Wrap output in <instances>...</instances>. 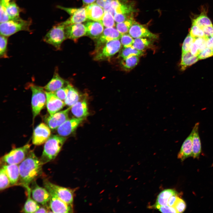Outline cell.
<instances>
[{
  "instance_id": "cell-1",
  "label": "cell",
  "mask_w": 213,
  "mask_h": 213,
  "mask_svg": "<svg viewBox=\"0 0 213 213\" xmlns=\"http://www.w3.org/2000/svg\"><path fill=\"white\" fill-rule=\"evenodd\" d=\"M43 164L33 151H30L26 158L19 165L20 178L17 184L26 190L30 184L42 173Z\"/></svg>"
},
{
  "instance_id": "cell-2",
  "label": "cell",
  "mask_w": 213,
  "mask_h": 213,
  "mask_svg": "<svg viewBox=\"0 0 213 213\" xmlns=\"http://www.w3.org/2000/svg\"><path fill=\"white\" fill-rule=\"evenodd\" d=\"M66 140V138L59 135H51L45 143L42 154L40 159L43 165L55 158Z\"/></svg>"
},
{
  "instance_id": "cell-3",
  "label": "cell",
  "mask_w": 213,
  "mask_h": 213,
  "mask_svg": "<svg viewBox=\"0 0 213 213\" xmlns=\"http://www.w3.org/2000/svg\"><path fill=\"white\" fill-rule=\"evenodd\" d=\"M31 23L30 19L25 20L19 17L0 23V34L8 37L20 31H30Z\"/></svg>"
},
{
  "instance_id": "cell-4",
  "label": "cell",
  "mask_w": 213,
  "mask_h": 213,
  "mask_svg": "<svg viewBox=\"0 0 213 213\" xmlns=\"http://www.w3.org/2000/svg\"><path fill=\"white\" fill-rule=\"evenodd\" d=\"M66 26L64 22L54 25L44 36L43 41L57 49H59L62 43L67 38L65 32Z\"/></svg>"
},
{
  "instance_id": "cell-5",
  "label": "cell",
  "mask_w": 213,
  "mask_h": 213,
  "mask_svg": "<svg viewBox=\"0 0 213 213\" xmlns=\"http://www.w3.org/2000/svg\"><path fill=\"white\" fill-rule=\"evenodd\" d=\"M32 93L31 106L34 119L40 113L46 104V91L44 88L33 84L31 85Z\"/></svg>"
},
{
  "instance_id": "cell-6",
  "label": "cell",
  "mask_w": 213,
  "mask_h": 213,
  "mask_svg": "<svg viewBox=\"0 0 213 213\" xmlns=\"http://www.w3.org/2000/svg\"><path fill=\"white\" fill-rule=\"evenodd\" d=\"M30 146L28 144L12 149L1 158V164L2 165L19 164L28 156L30 151Z\"/></svg>"
},
{
  "instance_id": "cell-7",
  "label": "cell",
  "mask_w": 213,
  "mask_h": 213,
  "mask_svg": "<svg viewBox=\"0 0 213 213\" xmlns=\"http://www.w3.org/2000/svg\"><path fill=\"white\" fill-rule=\"evenodd\" d=\"M121 44L119 39L110 41L95 50L94 59L99 61L109 59L120 50Z\"/></svg>"
},
{
  "instance_id": "cell-8",
  "label": "cell",
  "mask_w": 213,
  "mask_h": 213,
  "mask_svg": "<svg viewBox=\"0 0 213 213\" xmlns=\"http://www.w3.org/2000/svg\"><path fill=\"white\" fill-rule=\"evenodd\" d=\"M104 12H110L113 16L115 14H131L135 12L134 4L128 0H114L106 4Z\"/></svg>"
},
{
  "instance_id": "cell-9",
  "label": "cell",
  "mask_w": 213,
  "mask_h": 213,
  "mask_svg": "<svg viewBox=\"0 0 213 213\" xmlns=\"http://www.w3.org/2000/svg\"><path fill=\"white\" fill-rule=\"evenodd\" d=\"M43 183L44 187L50 188L62 201L72 205L74 192L73 190L56 185L47 180H44Z\"/></svg>"
},
{
  "instance_id": "cell-10",
  "label": "cell",
  "mask_w": 213,
  "mask_h": 213,
  "mask_svg": "<svg viewBox=\"0 0 213 213\" xmlns=\"http://www.w3.org/2000/svg\"><path fill=\"white\" fill-rule=\"evenodd\" d=\"M57 7L64 10L70 15V17L64 22L66 26L75 24L81 23L88 19L85 7L78 8H66L60 6H57Z\"/></svg>"
},
{
  "instance_id": "cell-11",
  "label": "cell",
  "mask_w": 213,
  "mask_h": 213,
  "mask_svg": "<svg viewBox=\"0 0 213 213\" xmlns=\"http://www.w3.org/2000/svg\"><path fill=\"white\" fill-rule=\"evenodd\" d=\"M49 192L50 198L49 206L54 213H71L73 212L72 205L68 204L59 198L49 188L45 187Z\"/></svg>"
},
{
  "instance_id": "cell-12",
  "label": "cell",
  "mask_w": 213,
  "mask_h": 213,
  "mask_svg": "<svg viewBox=\"0 0 213 213\" xmlns=\"http://www.w3.org/2000/svg\"><path fill=\"white\" fill-rule=\"evenodd\" d=\"M31 193L32 198L38 203L42 206H49L50 195L48 191L44 187L39 186L35 180L32 183Z\"/></svg>"
},
{
  "instance_id": "cell-13",
  "label": "cell",
  "mask_w": 213,
  "mask_h": 213,
  "mask_svg": "<svg viewBox=\"0 0 213 213\" xmlns=\"http://www.w3.org/2000/svg\"><path fill=\"white\" fill-rule=\"evenodd\" d=\"M50 128L46 124L41 123L33 130L32 142L34 145H41L47 141L51 136Z\"/></svg>"
},
{
  "instance_id": "cell-14",
  "label": "cell",
  "mask_w": 213,
  "mask_h": 213,
  "mask_svg": "<svg viewBox=\"0 0 213 213\" xmlns=\"http://www.w3.org/2000/svg\"><path fill=\"white\" fill-rule=\"evenodd\" d=\"M70 109L71 107H69L64 110L46 117L45 119L46 124L52 130L57 129L68 119L69 112Z\"/></svg>"
},
{
  "instance_id": "cell-15",
  "label": "cell",
  "mask_w": 213,
  "mask_h": 213,
  "mask_svg": "<svg viewBox=\"0 0 213 213\" xmlns=\"http://www.w3.org/2000/svg\"><path fill=\"white\" fill-rule=\"evenodd\" d=\"M122 35V34L113 27L105 29L100 36L96 39L95 50L110 41L120 39Z\"/></svg>"
},
{
  "instance_id": "cell-16",
  "label": "cell",
  "mask_w": 213,
  "mask_h": 213,
  "mask_svg": "<svg viewBox=\"0 0 213 213\" xmlns=\"http://www.w3.org/2000/svg\"><path fill=\"white\" fill-rule=\"evenodd\" d=\"M129 34L133 38H148L151 39H156L157 36L150 32L144 25L134 21L130 28Z\"/></svg>"
},
{
  "instance_id": "cell-17",
  "label": "cell",
  "mask_w": 213,
  "mask_h": 213,
  "mask_svg": "<svg viewBox=\"0 0 213 213\" xmlns=\"http://www.w3.org/2000/svg\"><path fill=\"white\" fill-rule=\"evenodd\" d=\"M84 118H74L68 119L57 129L58 135L64 137L72 133L83 120Z\"/></svg>"
},
{
  "instance_id": "cell-18",
  "label": "cell",
  "mask_w": 213,
  "mask_h": 213,
  "mask_svg": "<svg viewBox=\"0 0 213 213\" xmlns=\"http://www.w3.org/2000/svg\"><path fill=\"white\" fill-rule=\"evenodd\" d=\"M46 106L50 115L58 112L66 105L64 102L59 99L53 93L46 91Z\"/></svg>"
},
{
  "instance_id": "cell-19",
  "label": "cell",
  "mask_w": 213,
  "mask_h": 213,
  "mask_svg": "<svg viewBox=\"0 0 213 213\" xmlns=\"http://www.w3.org/2000/svg\"><path fill=\"white\" fill-rule=\"evenodd\" d=\"M65 32L67 38L76 41L79 38L86 36V30L85 25L79 23L66 26Z\"/></svg>"
},
{
  "instance_id": "cell-20",
  "label": "cell",
  "mask_w": 213,
  "mask_h": 213,
  "mask_svg": "<svg viewBox=\"0 0 213 213\" xmlns=\"http://www.w3.org/2000/svg\"><path fill=\"white\" fill-rule=\"evenodd\" d=\"M86 30V36L93 39H96L101 34L104 27L101 22L90 21L85 24Z\"/></svg>"
},
{
  "instance_id": "cell-21",
  "label": "cell",
  "mask_w": 213,
  "mask_h": 213,
  "mask_svg": "<svg viewBox=\"0 0 213 213\" xmlns=\"http://www.w3.org/2000/svg\"><path fill=\"white\" fill-rule=\"evenodd\" d=\"M85 7L88 19L101 22L104 12L103 8L96 3L89 4Z\"/></svg>"
},
{
  "instance_id": "cell-22",
  "label": "cell",
  "mask_w": 213,
  "mask_h": 213,
  "mask_svg": "<svg viewBox=\"0 0 213 213\" xmlns=\"http://www.w3.org/2000/svg\"><path fill=\"white\" fill-rule=\"evenodd\" d=\"M193 131L192 130L189 135L183 142L180 151L178 155V158L182 161L192 156V138Z\"/></svg>"
},
{
  "instance_id": "cell-23",
  "label": "cell",
  "mask_w": 213,
  "mask_h": 213,
  "mask_svg": "<svg viewBox=\"0 0 213 213\" xmlns=\"http://www.w3.org/2000/svg\"><path fill=\"white\" fill-rule=\"evenodd\" d=\"M73 115L77 118H84L89 114L87 101L85 99L80 100L71 107Z\"/></svg>"
},
{
  "instance_id": "cell-24",
  "label": "cell",
  "mask_w": 213,
  "mask_h": 213,
  "mask_svg": "<svg viewBox=\"0 0 213 213\" xmlns=\"http://www.w3.org/2000/svg\"><path fill=\"white\" fill-rule=\"evenodd\" d=\"M68 83L55 72L52 79L43 88L46 91L54 92Z\"/></svg>"
},
{
  "instance_id": "cell-25",
  "label": "cell",
  "mask_w": 213,
  "mask_h": 213,
  "mask_svg": "<svg viewBox=\"0 0 213 213\" xmlns=\"http://www.w3.org/2000/svg\"><path fill=\"white\" fill-rule=\"evenodd\" d=\"M2 168L9 178L11 186L17 184L20 178L19 165L17 164H4L2 165Z\"/></svg>"
},
{
  "instance_id": "cell-26",
  "label": "cell",
  "mask_w": 213,
  "mask_h": 213,
  "mask_svg": "<svg viewBox=\"0 0 213 213\" xmlns=\"http://www.w3.org/2000/svg\"><path fill=\"white\" fill-rule=\"evenodd\" d=\"M199 123H196L192 130L193 131L192 138V157L198 158L201 152V143L199 133Z\"/></svg>"
},
{
  "instance_id": "cell-27",
  "label": "cell",
  "mask_w": 213,
  "mask_h": 213,
  "mask_svg": "<svg viewBox=\"0 0 213 213\" xmlns=\"http://www.w3.org/2000/svg\"><path fill=\"white\" fill-rule=\"evenodd\" d=\"M178 193L175 190L172 189H165L160 192L158 195L156 202L153 206L157 209L162 206L168 205V201L172 195Z\"/></svg>"
},
{
  "instance_id": "cell-28",
  "label": "cell",
  "mask_w": 213,
  "mask_h": 213,
  "mask_svg": "<svg viewBox=\"0 0 213 213\" xmlns=\"http://www.w3.org/2000/svg\"><path fill=\"white\" fill-rule=\"evenodd\" d=\"M28 192V198L25 202L21 212L24 213H36L40 207L38 203L30 197L31 189L27 190Z\"/></svg>"
},
{
  "instance_id": "cell-29",
  "label": "cell",
  "mask_w": 213,
  "mask_h": 213,
  "mask_svg": "<svg viewBox=\"0 0 213 213\" xmlns=\"http://www.w3.org/2000/svg\"><path fill=\"white\" fill-rule=\"evenodd\" d=\"M80 95L78 91L69 84L68 92L64 101L65 105L72 106L80 100Z\"/></svg>"
},
{
  "instance_id": "cell-30",
  "label": "cell",
  "mask_w": 213,
  "mask_h": 213,
  "mask_svg": "<svg viewBox=\"0 0 213 213\" xmlns=\"http://www.w3.org/2000/svg\"><path fill=\"white\" fill-rule=\"evenodd\" d=\"M198 60L197 56L193 55L190 51L182 53L180 63L181 69L185 70L188 67L195 63Z\"/></svg>"
},
{
  "instance_id": "cell-31",
  "label": "cell",
  "mask_w": 213,
  "mask_h": 213,
  "mask_svg": "<svg viewBox=\"0 0 213 213\" xmlns=\"http://www.w3.org/2000/svg\"><path fill=\"white\" fill-rule=\"evenodd\" d=\"M139 60V57L132 56L123 59L121 62V66L125 70H130L135 67Z\"/></svg>"
},
{
  "instance_id": "cell-32",
  "label": "cell",
  "mask_w": 213,
  "mask_h": 213,
  "mask_svg": "<svg viewBox=\"0 0 213 213\" xmlns=\"http://www.w3.org/2000/svg\"><path fill=\"white\" fill-rule=\"evenodd\" d=\"M7 14L11 20L20 17L19 15L21 9L14 1L10 2L5 6Z\"/></svg>"
},
{
  "instance_id": "cell-33",
  "label": "cell",
  "mask_w": 213,
  "mask_h": 213,
  "mask_svg": "<svg viewBox=\"0 0 213 213\" xmlns=\"http://www.w3.org/2000/svg\"><path fill=\"white\" fill-rule=\"evenodd\" d=\"M143 54V51L137 50L132 46L124 47L119 54L118 57L123 59L132 56H136L139 57Z\"/></svg>"
},
{
  "instance_id": "cell-34",
  "label": "cell",
  "mask_w": 213,
  "mask_h": 213,
  "mask_svg": "<svg viewBox=\"0 0 213 213\" xmlns=\"http://www.w3.org/2000/svg\"><path fill=\"white\" fill-rule=\"evenodd\" d=\"M151 41L145 38H135L132 46L135 49L143 51L151 44Z\"/></svg>"
},
{
  "instance_id": "cell-35",
  "label": "cell",
  "mask_w": 213,
  "mask_h": 213,
  "mask_svg": "<svg viewBox=\"0 0 213 213\" xmlns=\"http://www.w3.org/2000/svg\"><path fill=\"white\" fill-rule=\"evenodd\" d=\"M192 25H196L200 28L206 26L212 25V23L206 14H201L196 18L193 20Z\"/></svg>"
},
{
  "instance_id": "cell-36",
  "label": "cell",
  "mask_w": 213,
  "mask_h": 213,
  "mask_svg": "<svg viewBox=\"0 0 213 213\" xmlns=\"http://www.w3.org/2000/svg\"><path fill=\"white\" fill-rule=\"evenodd\" d=\"M135 21L134 17H133L124 22L117 23L116 29L122 34L127 33Z\"/></svg>"
},
{
  "instance_id": "cell-37",
  "label": "cell",
  "mask_w": 213,
  "mask_h": 213,
  "mask_svg": "<svg viewBox=\"0 0 213 213\" xmlns=\"http://www.w3.org/2000/svg\"><path fill=\"white\" fill-rule=\"evenodd\" d=\"M113 15L110 12H104L101 22L105 27H113L115 25Z\"/></svg>"
},
{
  "instance_id": "cell-38",
  "label": "cell",
  "mask_w": 213,
  "mask_h": 213,
  "mask_svg": "<svg viewBox=\"0 0 213 213\" xmlns=\"http://www.w3.org/2000/svg\"><path fill=\"white\" fill-rule=\"evenodd\" d=\"M10 181L3 169L1 167L0 170V189L2 191L11 186Z\"/></svg>"
},
{
  "instance_id": "cell-39",
  "label": "cell",
  "mask_w": 213,
  "mask_h": 213,
  "mask_svg": "<svg viewBox=\"0 0 213 213\" xmlns=\"http://www.w3.org/2000/svg\"><path fill=\"white\" fill-rule=\"evenodd\" d=\"M7 37L0 35V57L1 58H6L8 57L7 54Z\"/></svg>"
},
{
  "instance_id": "cell-40",
  "label": "cell",
  "mask_w": 213,
  "mask_h": 213,
  "mask_svg": "<svg viewBox=\"0 0 213 213\" xmlns=\"http://www.w3.org/2000/svg\"><path fill=\"white\" fill-rule=\"evenodd\" d=\"M190 31V35L194 38L205 37L204 32L202 28L198 26L192 25Z\"/></svg>"
},
{
  "instance_id": "cell-41",
  "label": "cell",
  "mask_w": 213,
  "mask_h": 213,
  "mask_svg": "<svg viewBox=\"0 0 213 213\" xmlns=\"http://www.w3.org/2000/svg\"><path fill=\"white\" fill-rule=\"evenodd\" d=\"M195 38L188 35L185 39L182 46V53L190 51L191 47L193 43Z\"/></svg>"
},
{
  "instance_id": "cell-42",
  "label": "cell",
  "mask_w": 213,
  "mask_h": 213,
  "mask_svg": "<svg viewBox=\"0 0 213 213\" xmlns=\"http://www.w3.org/2000/svg\"><path fill=\"white\" fill-rule=\"evenodd\" d=\"M129 34L127 33L122 34L120 38L121 44L124 47L132 46L134 39Z\"/></svg>"
},
{
  "instance_id": "cell-43",
  "label": "cell",
  "mask_w": 213,
  "mask_h": 213,
  "mask_svg": "<svg viewBox=\"0 0 213 213\" xmlns=\"http://www.w3.org/2000/svg\"><path fill=\"white\" fill-rule=\"evenodd\" d=\"M69 85V84L68 83L66 86L63 87L53 93L59 99L64 101L68 92Z\"/></svg>"
},
{
  "instance_id": "cell-44",
  "label": "cell",
  "mask_w": 213,
  "mask_h": 213,
  "mask_svg": "<svg viewBox=\"0 0 213 213\" xmlns=\"http://www.w3.org/2000/svg\"><path fill=\"white\" fill-rule=\"evenodd\" d=\"M206 38L205 36L195 38L194 42L197 46L199 53L206 47Z\"/></svg>"
},
{
  "instance_id": "cell-45",
  "label": "cell",
  "mask_w": 213,
  "mask_h": 213,
  "mask_svg": "<svg viewBox=\"0 0 213 213\" xmlns=\"http://www.w3.org/2000/svg\"><path fill=\"white\" fill-rule=\"evenodd\" d=\"M173 207L177 213H182L185 210L186 205L185 201L179 197Z\"/></svg>"
},
{
  "instance_id": "cell-46",
  "label": "cell",
  "mask_w": 213,
  "mask_h": 213,
  "mask_svg": "<svg viewBox=\"0 0 213 213\" xmlns=\"http://www.w3.org/2000/svg\"><path fill=\"white\" fill-rule=\"evenodd\" d=\"M0 23L7 22L11 20L6 11L5 6L0 4Z\"/></svg>"
},
{
  "instance_id": "cell-47",
  "label": "cell",
  "mask_w": 213,
  "mask_h": 213,
  "mask_svg": "<svg viewBox=\"0 0 213 213\" xmlns=\"http://www.w3.org/2000/svg\"><path fill=\"white\" fill-rule=\"evenodd\" d=\"M115 21L117 23L124 22L132 17H133V14H115L113 16Z\"/></svg>"
},
{
  "instance_id": "cell-48",
  "label": "cell",
  "mask_w": 213,
  "mask_h": 213,
  "mask_svg": "<svg viewBox=\"0 0 213 213\" xmlns=\"http://www.w3.org/2000/svg\"><path fill=\"white\" fill-rule=\"evenodd\" d=\"M213 56L212 49L206 47L200 52L197 56L199 59H204Z\"/></svg>"
},
{
  "instance_id": "cell-49",
  "label": "cell",
  "mask_w": 213,
  "mask_h": 213,
  "mask_svg": "<svg viewBox=\"0 0 213 213\" xmlns=\"http://www.w3.org/2000/svg\"><path fill=\"white\" fill-rule=\"evenodd\" d=\"M158 209L162 213H177L176 209L173 207L170 206L168 205L161 206Z\"/></svg>"
},
{
  "instance_id": "cell-50",
  "label": "cell",
  "mask_w": 213,
  "mask_h": 213,
  "mask_svg": "<svg viewBox=\"0 0 213 213\" xmlns=\"http://www.w3.org/2000/svg\"><path fill=\"white\" fill-rule=\"evenodd\" d=\"M205 36L207 37L213 36V26L210 25L204 27L202 28Z\"/></svg>"
},
{
  "instance_id": "cell-51",
  "label": "cell",
  "mask_w": 213,
  "mask_h": 213,
  "mask_svg": "<svg viewBox=\"0 0 213 213\" xmlns=\"http://www.w3.org/2000/svg\"><path fill=\"white\" fill-rule=\"evenodd\" d=\"M178 193L173 195L171 196L168 200V205L171 207H173L177 200L179 197Z\"/></svg>"
},
{
  "instance_id": "cell-52",
  "label": "cell",
  "mask_w": 213,
  "mask_h": 213,
  "mask_svg": "<svg viewBox=\"0 0 213 213\" xmlns=\"http://www.w3.org/2000/svg\"><path fill=\"white\" fill-rule=\"evenodd\" d=\"M190 51L192 54L196 56H197L199 53L198 48L194 42L191 47Z\"/></svg>"
},
{
  "instance_id": "cell-53",
  "label": "cell",
  "mask_w": 213,
  "mask_h": 213,
  "mask_svg": "<svg viewBox=\"0 0 213 213\" xmlns=\"http://www.w3.org/2000/svg\"><path fill=\"white\" fill-rule=\"evenodd\" d=\"M49 206H41L37 211L36 213H47L52 212Z\"/></svg>"
},
{
  "instance_id": "cell-54",
  "label": "cell",
  "mask_w": 213,
  "mask_h": 213,
  "mask_svg": "<svg viewBox=\"0 0 213 213\" xmlns=\"http://www.w3.org/2000/svg\"><path fill=\"white\" fill-rule=\"evenodd\" d=\"M114 0H96V3L103 8L107 4Z\"/></svg>"
},
{
  "instance_id": "cell-55",
  "label": "cell",
  "mask_w": 213,
  "mask_h": 213,
  "mask_svg": "<svg viewBox=\"0 0 213 213\" xmlns=\"http://www.w3.org/2000/svg\"><path fill=\"white\" fill-rule=\"evenodd\" d=\"M206 45L207 47L211 49L213 48V36L207 37Z\"/></svg>"
},
{
  "instance_id": "cell-56",
  "label": "cell",
  "mask_w": 213,
  "mask_h": 213,
  "mask_svg": "<svg viewBox=\"0 0 213 213\" xmlns=\"http://www.w3.org/2000/svg\"><path fill=\"white\" fill-rule=\"evenodd\" d=\"M84 5H88L93 3L96 0H82Z\"/></svg>"
},
{
  "instance_id": "cell-57",
  "label": "cell",
  "mask_w": 213,
  "mask_h": 213,
  "mask_svg": "<svg viewBox=\"0 0 213 213\" xmlns=\"http://www.w3.org/2000/svg\"><path fill=\"white\" fill-rule=\"evenodd\" d=\"M10 0H0V4L6 6L10 2Z\"/></svg>"
},
{
  "instance_id": "cell-58",
  "label": "cell",
  "mask_w": 213,
  "mask_h": 213,
  "mask_svg": "<svg viewBox=\"0 0 213 213\" xmlns=\"http://www.w3.org/2000/svg\"><path fill=\"white\" fill-rule=\"evenodd\" d=\"M212 51H213V48L212 49Z\"/></svg>"
}]
</instances>
